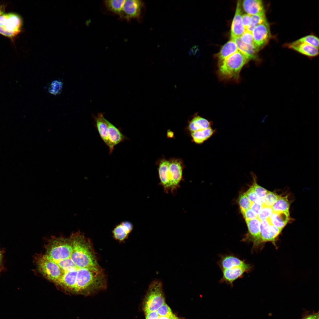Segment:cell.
Listing matches in <instances>:
<instances>
[{"label": "cell", "instance_id": "10", "mask_svg": "<svg viewBox=\"0 0 319 319\" xmlns=\"http://www.w3.org/2000/svg\"><path fill=\"white\" fill-rule=\"evenodd\" d=\"M108 125V138L109 154L113 152L115 146L127 139V138L121 132L120 129L107 120Z\"/></svg>", "mask_w": 319, "mask_h": 319}, {"label": "cell", "instance_id": "32", "mask_svg": "<svg viewBox=\"0 0 319 319\" xmlns=\"http://www.w3.org/2000/svg\"><path fill=\"white\" fill-rule=\"evenodd\" d=\"M299 41L306 43L318 48L319 39L316 36L309 35L305 36L298 40Z\"/></svg>", "mask_w": 319, "mask_h": 319}, {"label": "cell", "instance_id": "15", "mask_svg": "<svg viewBox=\"0 0 319 319\" xmlns=\"http://www.w3.org/2000/svg\"><path fill=\"white\" fill-rule=\"evenodd\" d=\"M242 5L245 11L250 15L265 14L263 5L261 0H244L242 2Z\"/></svg>", "mask_w": 319, "mask_h": 319}, {"label": "cell", "instance_id": "13", "mask_svg": "<svg viewBox=\"0 0 319 319\" xmlns=\"http://www.w3.org/2000/svg\"><path fill=\"white\" fill-rule=\"evenodd\" d=\"M217 264L221 270L230 269L245 264V261L232 254L219 255Z\"/></svg>", "mask_w": 319, "mask_h": 319}, {"label": "cell", "instance_id": "17", "mask_svg": "<svg viewBox=\"0 0 319 319\" xmlns=\"http://www.w3.org/2000/svg\"><path fill=\"white\" fill-rule=\"evenodd\" d=\"M232 40L235 42L238 50L243 53L249 61L255 58L259 49L254 43L250 45L245 44L242 42L240 37L236 38Z\"/></svg>", "mask_w": 319, "mask_h": 319}, {"label": "cell", "instance_id": "7", "mask_svg": "<svg viewBox=\"0 0 319 319\" xmlns=\"http://www.w3.org/2000/svg\"><path fill=\"white\" fill-rule=\"evenodd\" d=\"M252 33L254 43L260 50L267 43L271 37L269 26L267 21L255 27Z\"/></svg>", "mask_w": 319, "mask_h": 319}, {"label": "cell", "instance_id": "27", "mask_svg": "<svg viewBox=\"0 0 319 319\" xmlns=\"http://www.w3.org/2000/svg\"><path fill=\"white\" fill-rule=\"evenodd\" d=\"M251 16V21L250 26L246 30L252 32L256 26L267 20L265 14H256Z\"/></svg>", "mask_w": 319, "mask_h": 319}, {"label": "cell", "instance_id": "24", "mask_svg": "<svg viewBox=\"0 0 319 319\" xmlns=\"http://www.w3.org/2000/svg\"><path fill=\"white\" fill-rule=\"evenodd\" d=\"M290 204L287 196L280 197L271 207L273 212H289Z\"/></svg>", "mask_w": 319, "mask_h": 319}, {"label": "cell", "instance_id": "19", "mask_svg": "<svg viewBox=\"0 0 319 319\" xmlns=\"http://www.w3.org/2000/svg\"><path fill=\"white\" fill-rule=\"evenodd\" d=\"M95 126L100 137L105 144L108 146V125L107 120L102 113L98 114L95 117Z\"/></svg>", "mask_w": 319, "mask_h": 319}, {"label": "cell", "instance_id": "47", "mask_svg": "<svg viewBox=\"0 0 319 319\" xmlns=\"http://www.w3.org/2000/svg\"><path fill=\"white\" fill-rule=\"evenodd\" d=\"M316 319H319V316H318Z\"/></svg>", "mask_w": 319, "mask_h": 319}, {"label": "cell", "instance_id": "30", "mask_svg": "<svg viewBox=\"0 0 319 319\" xmlns=\"http://www.w3.org/2000/svg\"><path fill=\"white\" fill-rule=\"evenodd\" d=\"M253 175V182L252 185L253 187L255 192L259 197L263 199L268 193L269 191L257 184L256 182L255 176L254 175Z\"/></svg>", "mask_w": 319, "mask_h": 319}, {"label": "cell", "instance_id": "21", "mask_svg": "<svg viewBox=\"0 0 319 319\" xmlns=\"http://www.w3.org/2000/svg\"><path fill=\"white\" fill-rule=\"evenodd\" d=\"M211 126V123L208 120L200 116L196 115L189 121L188 128L189 130L192 132L210 127Z\"/></svg>", "mask_w": 319, "mask_h": 319}, {"label": "cell", "instance_id": "23", "mask_svg": "<svg viewBox=\"0 0 319 319\" xmlns=\"http://www.w3.org/2000/svg\"><path fill=\"white\" fill-rule=\"evenodd\" d=\"M215 130L211 127L191 132V136L196 143L200 144L211 137Z\"/></svg>", "mask_w": 319, "mask_h": 319}, {"label": "cell", "instance_id": "28", "mask_svg": "<svg viewBox=\"0 0 319 319\" xmlns=\"http://www.w3.org/2000/svg\"><path fill=\"white\" fill-rule=\"evenodd\" d=\"M280 196L273 192L269 191L268 193L262 199V205L271 207Z\"/></svg>", "mask_w": 319, "mask_h": 319}, {"label": "cell", "instance_id": "1", "mask_svg": "<svg viewBox=\"0 0 319 319\" xmlns=\"http://www.w3.org/2000/svg\"><path fill=\"white\" fill-rule=\"evenodd\" d=\"M44 252L34 258L37 270L57 288L69 294L88 296L105 288L106 281L92 243L82 232L51 236Z\"/></svg>", "mask_w": 319, "mask_h": 319}, {"label": "cell", "instance_id": "8", "mask_svg": "<svg viewBox=\"0 0 319 319\" xmlns=\"http://www.w3.org/2000/svg\"><path fill=\"white\" fill-rule=\"evenodd\" d=\"M169 170L171 181L170 191L175 195L180 187L182 178V167L181 162L177 159L169 161Z\"/></svg>", "mask_w": 319, "mask_h": 319}, {"label": "cell", "instance_id": "22", "mask_svg": "<svg viewBox=\"0 0 319 319\" xmlns=\"http://www.w3.org/2000/svg\"><path fill=\"white\" fill-rule=\"evenodd\" d=\"M238 51L235 42L233 40L231 39L222 47L220 51L217 55L219 62L223 60Z\"/></svg>", "mask_w": 319, "mask_h": 319}, {"label": "cell", "instance_id": "43", "mask_svg": "<svg viewBox=\"0 0 319 319\" xmlns=\"http://www.w3.org/2000/svg\"><path fill=\"white\" fill-rule=\"evenodd\" d=\"M169 317L164 316H159L158 319H170Z\"/></svg>", "mask_w": 319, "mask_h": 319}, {"label": "cell", "instance_id": "25", "mask_svg": "<svg viewBox=\"0 0 319 319\" xmlns=\"http://www.w3.org/2000/svg\"><path fill=\"white\" fill-rule=\"evenodd\" d=\"M124 0H108L105 1L107 8L112 12L120 16Z\"/></svg>", "mask_w": 319, "mask_h": 319}, {"label": "cell", "instance_id": "33", "mask_svg": "<svg viewBox=\"0 0 319 319\" xmlns=\"http://www.w3.org/2000/svg\"><path fill=\"white\" fill-rule=\"evenodd\" d=\"M273 212L271 207L262 205V207L258 215V218L260 221L268 219Z\"/></svg>", "mask_w": 319, "mask_h": 319}, {"label": "cell", "instance_id": "31", "mask_svg": "<svg viewBox=\"0 0 319 319\" xmlns=\"http://www.w3.org/2000/svg\"><path fill=\"white\" fill-rule=\"evenodd\" d=\"M245 193L251 202L256 203L262 205H263L262 199L256 195L253 185Z\"/></svg>", "mask_w": 319, "mask_h": 319}, {"label": "cell", "instance_id": "9", "mask_svg": "<svg viewBox=\"0 0 319 319\" xmlns=\"http://www.w3.org/2000/svg\"><path fill=\"white\" fill-rule=\"evenodd\" d=\"M143 3L139 0H125L123 5L120 16L123 18L129 19L139 17Z\"/></svg>", "mask_w": 319, "mask_h": 319}, {"label": "cell", "instance_id": "18", "mask_svg": "<svg viewBox=\"0 0 319 319\" xmlns=\"http://www.w3.org/2000/svg\"><path fill=\"white\" fill-rule=\"evenodd\" d=\"M132 224L128 221L123 222L114 228L113 233L114 238L120 241L126 239L133 229Z\"/></svg>", "mask_w": 319, "mask_h": 319}, {"label": "cell", "instance_id": "12", "mask_svg": "<svg viewBox=\"0 0 319 319\" xmlns=\"http://www.w3.org/2000/svg\"><path fill=\"white\" fill-rule=\"evenodd\" d=\"M160 184L164 191L168 193L171 190V181L169 170V161L163 159L161 161L158 168Z\"/></svg>", "mask_w": 319, "mask_h": 319}, {"label": "cell", "instance_id": "3", "mask_svg": "<svg viewBox=\"0 0 319 319\" xmlns=\"http://www.w3.org/2000/svg\"><path fill=\"white\" fill-rule=\"evenodd\" d=\"M165 303L162 282L155 279L150 284L143 303V308L145 313L157 311Z\"/></svg>", "mask_w": 319, "mask_h": 319}, {"label": "cell", "instance_id": "6", "mask_svg": "<svg viewBox=\"0 0 319 319\" xmlns=\"http://www.w3.org/2000/svg\"><path fill=\"white\" fill-rule=\"evenodd\" d=\"M253 266L246 263L242 266L222 270V276L219 281V283H225L232 287L234 281L242 278L244 274L250 272Z\"/></svg>", "mask_w": 319, "mask_h": 319}, {"label": "cell", "instance_id": "37", "mask_svg": "<svg viewBox=\"0 0 319 319\" xmlns=\"http://www.w3.org/2000/svg\"><path fill=\"white\" fill-rule=\"evenodd\" d=\"M318 316V311L317 312L315 311L312 312L305 310L303 313L301 319H316Z\"/></svg>", "mask_w": 319, "mask_h": 319}, {"label": "cell", "instance_id": "16", "mask_svg": "<svg viewBox=\"0 0 319 319\" xmlns=\"http://www.w3.org/2000/svg\"><path fill=\"white\" fill-rule=\"evenodd\" d=\"M289 47L295 51L310 57H314L318 54V48L298 40L291 43Z\"/></svg>", "mask_w": 319, "mask_h": 319}, {"label": "cell", "instance_id": "36", "mask_svg": "<svg viewBox=\"0 0 319 319\" xmlns=\"http://www.w3.org/2000/svg\"><path fill=\"white\" fill-rule=\"evenodd\" d=\"M241 213L245 220L258 218V215L250 208Z\"/></svg>", "mask_w": 319, "mask_h": 319}, {"label": "cell", "instance_id": "11", "mask_svg": "<svg viewBox=\"0 0 319 319\" xmlns=\"http://www.w3.org/2000/svg\"><path fill=\"white\" fill-rule=\"evenodd\" d=\"M240 1H238L235 15L232 24L231 39L240 37L246 30L242 22V12Z\"/></svg>", "mask_w": 319, "mask_h": 319}, {"label": "cell", "instance_id": "40", "mask_svg": "<svg viewBox=\"0 0 319 319\" xmlns=\"http://www.w3.org/2000/svg\"><path fill=\"white\" fill-rule=\"evenodd\" d=\"M262 205L258 204L251 202L250 209L258 215L262 207Z\"/></svg>", "mask_w": 319, "mask_h": 319}, {"label": "cell", "instance_id": "38", "mask_svg": "<svg viewBox=\"0 0 319 319\" xmlns=\"http://www.w3.org/2000/svg\"><path fill=\"white\" fill-rule=\"evenodd\" d=\"M251 21V16L247 14L242 16V22L246 30L250 25Z\"/></svg>", "mask_w": 319, "mask_h": 319}, {"label": "cell", "instance_id": "41", "mask_svg": "<svg viewBox=\"0 0 319 319\" xmlns=\"http://www.w3.org/2000/svg\"><path fill=\"white\" fill-rule=\"evenodd\" d=\"M145 314L146 319H158L159 316L157 311L149 312Z\"/></svg>", "mask_w": 319, "mask_h": 319}, {"label": "cell", "instance_id": "46", "mask_svg": "<svg viewBox=\"0 0 319 319\" xmlns=\"http://www.w3.org/2000/svg\"><path fill=\"white\" fill-rule=\"evenodd\" d=\"M4 14V12L3 11L1 7H0V16Z\"/></svg>", "mask_w": 319, "mask_h": 319}, {"label": "cell", "instance_id": "39", "mask_svg": "<svg viewBox=\"0 0 319 319\" xmlns=\"http://www.w3.org/2000/svg\"><path fill=\"white\" fill-rule=\"evenodd\" d=\"M0 34L9 38H12L16 35L4 27L0 26Z\"/></svg>", "mask_w": 319, "mask_h": 319}, {"label": "cell", "instance_id": "20", "mask_svg": "<svg viewBox=\"0 0 319 319\" xmlns=\"http://www.w3.org/2000/svg\"><path fill=\"white\" fill-rule=\"evenodd\" d=\"M268 219L271 225L282 229L290 219L289 212H273Z\"/></svg>", "mask_w": 319, "mask_h": 319}, {"label": "cell", "instance_id": "45", "mask_svg": "<svg viewBox=\"0 0 319 319\" xmlns=\"http://www.w3.org/2000/svg\"><path fill=\"white\" fill-rule=\"evenodd\" d=\"M4 269V265H0V273Z\"/></svg>", "mask_w": 319, "mask_h": 319}, {"label": "cell", "instance_id": "2", "mask_svg": "<svg viewBox=\"0 0 319 319\" xmlns=\"http://www.w3.org/2000/svg\"><path fill=\"white\" fill-rule=\"evenodd\" d=\"M248 61L243 53L238 51L219 62L218 74L219 77L225 80H238L241 70Z\"/></svg>", "mask_w": 319, "mask_h": 319}, {"label": "cell", "instance_id": "44", "mask_svg": "<svg viewBox=\"0 0 319 319\" xmlns=\"http://www.w3.org/2000/svg\"><path fill=\"white\" fill-rule=\"evenodd\" d=\"M170 319H179L175 315L173 314L170 318Z\"/></svg>", "mask_w": 319, "mask_h": 319}, {"label": "cell", "instance_id": "42", "mask_svg": "<svg viewBox=\"0 0 319 319\" xmlns=\"http://www.w3.org/2000/svg\"><path fill=\"white\" fill-rule=\"evenodd\" d=\"M3 252L0 250V265H4L3 263Z\"/></svg>", "mask_w": 319, "mask_h": 319}, {"label": "cell", "instance_id": "35", "mask_svg": "<svg viewBox=\"0 0 319 319\" xmlns=\"http://www.w3.org/2000/svg\"><path fill=\"white\" fill-rule=\"evenodd\" d=\"M240 37L242 42L245 44L250 45L254 43L252 32L247 30Z\"/></svg>", "mask_w": 319, "mask_h": 319}, {"label": "cell", "instance_id": "5", "mask_svg": "<svg viewBox=\"0 0 319 319\" xmlns=\"http://www.w3.org/2000/svg\"><path fill=\"white\" fill-rule=\"evenodd\" d=\"M248 232L242 241L252 242L253 244L252 251L262 249L260 240V226L261 221L258 218L246 220Z\"/></svg>", "mask_w": 319, "mask_h": 319}, {"label": "cell", "instance_id": "29", "mask_svg": "<svg viewBox=\"0 0 319 319\" xmlns=\"http://www.w3.org/2000/svg\"><path fill=\"white\" fill-rule=\"evenodd\" d=\"M251 202L245 193L240 194L238 199V203L241 212L250 209Z\"/></svg>", "mask_w": 319, "mask_h": 319}, {"label": "cell", "instance_id": "26", "mask_svg": "<svg viewBox=\"0 0 319 319\" xmlns=\"http://www.w3.org/2000/svg\"><path fill=\"white\" fill-rule=\"evenodd\" d=\"M63 86V83L61 80H54L50 84L48 91L50 94L55 95H59L61 92Z\"/></svg>", "mask_w": 319, "mask_h": 319}, {"label": "cell", "instance_id": "4", "mask_svg": "<svg viewBox=\"0 0 319 319\" xmlns=\"http://www.w3.org/2000/svg\"><path fill=\"white\" fill-rule=\"evenodd\" d=\"M282 230L271 225L268 219L261 221L260 240L262 248L265 243L268 242H271L277 248L276 242Z\"/></svg>", "mask_w": 319, "mask_h": 319}, {"label": "cell", "instance_id": "14", "mask_svg": "<svg viewBox=\"0 0 319 319\" xmlns=\"http://www.w3.org/2000/svg\"><path fill=\"white\" fill-rule=\"evenodd\" d=\"M22 22L17 15L9 13L4 14L1 27H3L16 35L20 31Z\"/></svg>", "mask_w": 319, "mask_h": 319}, {"label": "cell", "instance_id": "34", "mask_svg": "<svg viewBox=\"0 0 319 319\" xmlns=\"http://www.w3.org/2000/svg\"><path fill=\"white\" fill-rule=\"evenodd\" d=\"M157 312L159 316L170 317L173 314L170 307L165 303L162 305Z\"/></svg>", "mask_w": 319, "mask_h": 319}]
</instances>
